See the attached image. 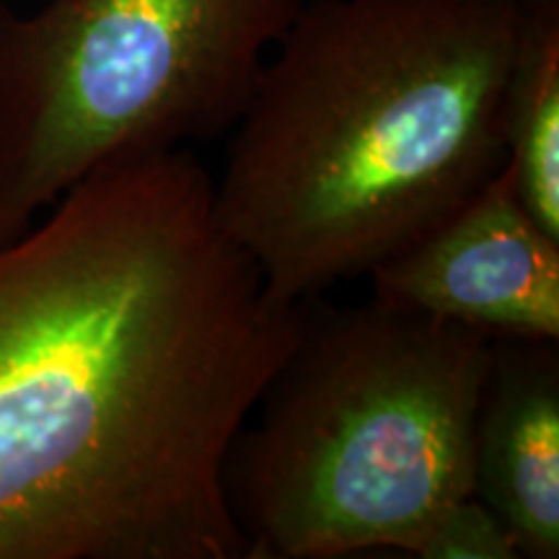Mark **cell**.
<instances>
[{"label":"cell","mask_w":559,"mask_h":559,"mask_svg":"<svg viewBox=\"0 0 559 559\" xmlns=\"http://www.w3.org/2000/svg\"><path fill=\"white\" fill-rule=\"evenodd\" d=\"M309 306L192 148L102 164L0 243V559H247L223 466Z\"/></svg>","instance_id":"cell-1"},{"label":"cell","mask_w":559,"mask_h":559,"mask_svg":"<svg viewBox=\"0 0 559 559\" xmlns=\"http://www.w3.org/2000/svg\"><path fill=\"white\" fill-rule=\"evenodd\" d=\"M521 0H306L230 130L213 200L288 300L368 275L508 164Z\"/></svg>","instance_id":"cell-2"},{"label":"cell","mask_w":559,"mask_h":559,"mask_svg":"<svg viewBox=\"0 0 559 559\" xmlns=\"http://www.w3.org/2000/svg\"><path fill=\"white\" fill-rule=\"evenodd\" d=\"M495 340L370 300L309 306L230 443L223 487L247 559L412 555L474 495Z\"/></svg>","instance_id":"cell-3"},{"label":"cell","mask_w":559,"mask_h":559,"mask_svg":"<svg viewBox=\"0 0 559 559\" xmlns=\"http://www.w3.org/2000/svg\"><path fill=\"white\" fill-rule=\"evenodd\" d=\"M304 3H0V243L102 164L234 130Z\"/></svg>","instance_id":"cell-4"},{"label":"cell","mask_w":559,"mask_h":559,"mask_svg":"<svg viewBox=\"0 0 559 559\" xmlns=\"http://www.w3.org/2000/svg\"><path fill=\"white\" fill-rule=\"evenodd\" d=\"M373 300L492 340L559 342V239L531 218L506 164L423 239L368 272Z\"/></svg>","instance_id":"cell-5"},{"label":"cell","mask_w":559,"mask_h":559,"mask_svg":"<svg viewBox=\"0 0 559 559\" xmlns=\"http://www.w3.org/2000/svg\"><path fill=\"white\" fill-rule=\"evenodd\" d=\"M474 495L506 523L521 557H559L555 340H495L474 425Z\"/></svg>","instance_id":"cell-6"},{"label":"cell","mask_w":559,"mask_h":559,"mask_svg":"<svg viewBox=\"0 0 559 559\" xmlns=\"http://www.w3.org/2000/svg\"><path fill=\"white\" fill-rule=\"evenodd\" d=\"M502 111L519 200L559 239V0H521Z\"/></svg>","instance_id":"cell-7"},{"label":"cell","mask_w":559,"mask_h":559,"mask_svg":"<svg viewBox=\"0 0 559 559\" xmlns=\"http://www.w3.org/2000/svg\"><path fill=\"white\" fill-rule=\"evenodd\" d=\"M419 559H515L519 547L506 523L477 495L459 500L428 528L412 551Z\"/></svg>","instance_id":"cell-8"}]
</instances>
